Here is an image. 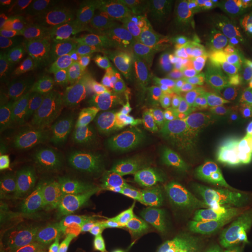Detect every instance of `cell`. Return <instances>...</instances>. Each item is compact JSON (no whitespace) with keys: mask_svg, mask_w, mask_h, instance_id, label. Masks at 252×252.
<instances>
[{"mask_svg":"<svg viewBox=\"0 0 252 252\" xmlns=\"http://www.w3.org/2000/svg\"><path fill=\"white\" fill-rule=\"evenodd\" d=\"M181 24L162 15L141 13L98 39L87 42L91 60L128 71L186 49Z\"/></svg>","mask_w":252,"mask_h":252,"instance_id":"obj_1","label":"cell"},{"mask_svg":"<svg viewBox=\"0 0 252 252\" xmlns=\"http://www.w3.org/2000/svg\"><path fill=\"white\" fill-rule=\"evenodd\" d=\"M124 96L60 103L64 126L87 157L88 169H102L124 159L128 110Z\"/></svg>","mask_w":252,"mask_h":252,"instance_id":"obj_2","label":"cell"},{"mask_svg":"<svg viewBox=\"0 0 252 252\" xmlns=\"http://www.w3.org/2000/svg\"><path fill=\"white\" fill-rule=\"evenodd\" d=\"M209 77L234 78L217 64L187 49L147 62L126 72L124 97L132 105H144L178 97V90Z\"/></svg>","mask_w":252,"mask_h":252,"instance_id":"obj_3","label":"cell"},{"mask_svg":"<svg viewBox=\"0 0 252 252\" xmlns=\"http://www.w3.org/2000/svg\"><path fill=\"white\" fill-rule=\"evenodd\" d=\"M226 193L210 188L184 212L166 220L159 237L158 252H206L217 238L222 203Z\"/></svg>","mask_w":252,"mask_h":252,"instance_id":"obj_4","label":"cell"},{"mask_svg":"<svg viewBox=\"0 0 252 252\" xmlns=\"http://www.w3.org/2000/svg\"><path fill=\"white\" fill-rule=\"evenodd\" d=\"M86 209L80 197H60L33 202L20 217V239L33 252H42L75 230Z\"/></svg>","mask_w":252,"mask_h":252,"instance_id":"obj_5","label":"cell"},{"mask_svg":"<svg viewBox=\"0 0 252 252\" xmlns=\"http://www.w3.org/2000/svg\"><path fill=\"white\" fill-rule=\"evenodd\" d=\"M193 112L182 94L162 102L132 105L125 130L124 158L133 157L149 143L174 134L188 124Z\"/></svg>","mask_w":252,"mask_h":252,"instance_id":"obj_6","label":"cell"},{"mask_svg":"<svg viewBox=\"0 0 252 252\" xmlns=\"http://www.w3.org/2000/svg\"><path fill=\"white\" fill-rule=\"evenodd\" d=\"M245 0H220L204 6L195 21L190 48L204 61L217 64L237 37V28L244 21Z\"/></svg>","mask_w":252,"mask_h":252,"instance_id":"obj_7","label":"cell"},{"mask_svg":"<svg viewBox=\"0 0 252 252\" xmlns=\"http://www.w3.org/2000/svg\"><path fill=\"white\" fill-rule=\"evenodd\" d=\"M126 72L91 59L69 60L53 83L68 100L124 96Z\"/></svg>","mask_w":252,"mask_h":252,"instance_id":"obj_8","label":"cell"},{"mask_svg":"<svg viewBox=\"0 0 252 252\" xmlns=\"http://www.w3.org/2000/svg\"><path fill=\"white\" fill-rule=\"evenodd\" d=\"M146 5L147 2L132 0L82 1L68 20L63 33L74 40L90 42L141 14Z\"/></svg>","mask_w":252,"mask_h":252,"instance_id":"obj_9","label":"cell"},{"mask_svg":"<svg viewBox=\"0 0 252 252\" xmlns=\"http://www.w3.org/2000/svg\"><path fill=\"white\" fill-rule=\"evenodd\" d=\"M134 208L133 197L126 191H106L86 207L75 230H90L112 238L130 228Z\"/></svg>","mask_w":252,"mask_h":252,"instance_id":"obj_10","label":"cell"},{"mask_svg":"<svg viewBox=\"0 0 252 252\" xmlns=\"http://www.w3.org/2000/svg\"><path fill=\"white\" fill-rule=\"evenodd\" d=\"M184 156L173 134L154 140L128 159L122 172V179L135 185L146 176L169 173Z\"/></svg>","mask_w":252,"mask_h":252,"instance_id":"obj_11","label":"cell"},{"mask_svg":"<svg viewBox=\"0 0 252 252\" xmlns=\"http://www.w3.org/2000/svg\"><path fill=\"white\" fill-rule=\"evenodd\" d=\"M32 160L21 153L17 131L2 128L0 134V194L2 203H15L31 180Z\"/></svg>","mask_w":252,"mask_h":252,"instance_id":"obj_12","label":"cell"},{"mask_svg":"<svg viewBox=\"0 0 252 252\" xmlns=\"http://www.w3.org/2000/svg\"><path fill=\"white\" fill-rule=\"evenodd\" d=\"M68 61L62 46L56 41L34 40L24 43L4 72L53 78Z\"/></svg>","mask_w":252,"mask_h":252,"instance_id":"obj_13","label":"cell"},{"mask_svg":"<svg viewBox=\"0 0 252 252\" xmlns=\"http://www.w3.org/2000/svg\"><path fill=\"white\" fill-rule=\"evenodd\" d=\"M193 109H206L252 121V87L226 84L200 94H182Z\"/></svg>","mask_w":252,"mask_h":252,"instance_id":"obj_14","label":"cell"},{"mask_svg":"<svg viewBox=\"0 0 252 252\" xmlns=\"http://www.w3.org/2000/svg\"><path fill=\"white\" fill-rule=\"evenodd\" d=\"M172 204L184 212L196 202L212 186V175L195 156H184L169 172Z\"/></svg>","mask_w":252,"mask_h":252,"instance_id":"obj_15","label":"cell"},{"mask_svg":"<svg viewBox=\"0 0 252 252\" xmlns=\"http://www.w3.org/2000/svg\"><path fill=\"white\" fill-rule=\"evenodd\" d=\"M64 123L56 112L37 117L17 130V144L21 153L32 161L42 159L61 139Z\"/></svg>","mask_w":252,"mask_h":252,"instance_id":"obj_16","label":"cell"},{"mask_svg":"<svg viewBox=\"0 0 252 252\" xmlns=\"http://www.w3.org/2000/svg\"><path fill=\"white\" fill-rule=\"evenodd\" d=\"M81 2L80 0H45L36 2L25 17L21 30L27 35L46 40L58 32H63Z\"/></svg>","mask_w":252,"mask_h":252,"instance_id":"obj_17","label":"cell"},{"mask_svg":"<svg viewBox=\"0 0 252 252\" xmlns=\"http://www.w3.org/2000/svg\"><path fill=\"white\" fill-rule=\"evenodd\" d=\"M88 169L87 157L80 145L68 143L45 168L40 171L31 182L33 188H49L68 179L81 175Z\"/></svg>","mask_w":252,"mask_h":252,"instance_id":"obj_18","label":"cell"},{"mask_svg":"<svg viewBox=\"0 0 252 252\" xmlns=\"http://www.w3.org/2000/svg\"><path fill=\"white\" fill-rule=\"evenodd\" d=\"M55 97L41 93L17 94L0 90V119L2 123L24 124L41 116L52 112Z\"/></svg>","mask_w":252,"mask_h":252,"instance_id":"obj_19","label":"cell"},{"mask_svg":"<svg viewBox=\"0 0 252 252\" xmlns=\"http://www.w3.org/2000/svg\"><path fill=\"white\" fill-rule=\"evenodd\" d=\"M188 125L200 140L225 138L237 131H252L250 119L206 109H194Z\"/></svg>","mask_w":252,"mask_h":252,"instance_id":"obj_20","label":"cell"},{"mask_svg":"<svg viewBox=\"0 0 252 252\" xmlns=\"http://www.w3.org/2000/svg\"><path fill=\"white\" fill-rule=\"evenodd\" d=\"M135 204L147 213L165 214L172 204L169 173L146 176L135 184Z\"/></svg>","mask_w":252,"mask_h":252,"instance_id":"obj_21","label":"cell"},{"mask_svg":"<svg viewBox=\"0 0 252 252\" xmlns=\"http://www.w3.org/2000/svg\"><path fill=\"white\" fill-rule=\"evenodd\" d=\"M108 252H158L157 239L147 230L130 226L112 237Z\"/></svg>","mask_w":252,"mask_h":252,"instance_id":"obj_22","label":"cell"},{"mask_svg":"<svg viewBox=\"0 0 252 252\" xmlns=\"http://www.w3.org/2000/svg\"><path fill=\"white\" fill-rule=\"evenodd\" d=\"M224 59L232 70L252 80V28L237 35Z\"/></svg>","mask_w":252,"mask_h":252,"instance_id":"obj_23","label":"cell"},{"mask_svg":"<svg viewBox=\"0 0 252 252\" xmlns=\"http://www.w3.org/2000/svg\"><path fill=\"white\" fill-rule=\"evenodd\" d=\"M1 90L17 94H32L41 90L54 89L53 78L35 75H14L2 72L0 76Z\"/></svg>","mask_w":252,"mask_h":252,"instance_id":"obj_24","label":"cell"},{"mask_svg":"<svg viewBox=\"0 0 252 252\" xmlns=\"http://www.w3.org/2000/svg\"><path fill=\"white\" fill-rule=\"evenodd\" d=\"M222 217L238 235H252V208L243 206L228 194L222 203Z\"/></svg>","mask_w":252,"mask_h":252,"instance_id":"obj_25","label":"cell"},{"mask_svg":"<svg viewBox=\"0 0 252 252\" xmlns=\"http://www.w3.org/2000/svg\"><path fill=\"white\" fill-rule=\"evenodd\" d=\"M228 138H213L200 140L194 156L209 175L214 174L216 167L220 165L225 156Z\"/></svg>","mask_w":252,"mask_h":252,"instance_id":"obj_26","label":"cell"},{"mask_svg":"<svg viewBox=\"0 0 252 252\" xmlns=\"http://www.w3.org/2000/svg\"><path fill=\"white\" fill-rule=\"evenodd\" d=\"M111 237L90 230L76 231L71 252H108Z\"/></svg>","mask_w":252,"mask_h":252,"instance_id":"obj_27","label":"cell"},{"mask_svg":"<svg viewBox=\"0 0 252 252\" xmlns=\"http://www.w3.org/2000/svg\"><path fill=\"white\" fill-rule=\"evenodd\" d=\"M24 43H20L9 33L1 34L0 37V70L4 72Z\"/></svg>","mask_w":252,"mask_h":252,"instance_id":"obj_28","label":"cell"},{"mask_svg":"<svg viewBox=\"0 0 252 252\" xmlns=\"http://www.w3.org/2000/svg\"><path fill=\"white\" fill-rule=\"evenodd\" d=\"M173 135H174L176 143H178L179 147H180L185 156H194L198 144H200V139L190 130L188 124L179 128Z\"/></svg>","mask_w":252,"mask_h":252,"instance_id":"obj_29","label":"cell"},{"mask_svg":"<svg viewBox=\"0 0 252 252\" xmlns=\"http://www.w3.org/2000/svg\"><path fill=\"white\" fill-rule=\"evenodd\" d=\"M36 2L28 1V0H1L0 7L6 14L11 15H27L35 6Z\"/></svg>","mask_w":252,"mask_h":252,"instance_id":"obj_30","label":"cell"},{"mask_svg":"<svg viewBox=\"0 0 252 252\" xmlns=\"http://www.w3.org/2000/svg\"><path fill=\"white\" fill-rule=\"evenodd\" d=\"M235 151L239 159L242 160V162L252 169V138H241V140L236 144Z\"/></svg>","mask_w":252,"mask_h":252,"instance_id":"obj_31","label":"cell"},{"mask_svg":"<svg viewBox=\"0 0 252 252\" xmlns=\"http://www.w3.org/2000/svg\"><path fill=\"white\" fill-rule=\"evenodd\" d=\"M75 236H76V230H72L42 252H71L72 247H74Z\"/></svg>","mask_w":252,"mask_h":252,"instance_id":"obj_32","label":"cell"},{"mask_svg":"<svg viewBox=\"0 0 252 252\" xmlns=\"http://www.w3.org/2000/svg\"><path fill=\"white\" fill-rule=\"evenodd\" d=\"M223 252H252V235H237Z\"/></svg>","mask_w":252,"mask_h":252,"instance_id":"obj_33","label":"cell"},{"mask_svg":"<svg viewBox=\"0 0 252 252\" xmlns=\"http://www.w3.org/2000/svg\"><path fill=\"white\" fill-rule=\"evenodd\" d=\"M243 24H247L248 27L252 28V0H245Z\"/></svg>","mask_w":252,"mask_h":252,"instance_id":"obj_34","label":"cell"},{"mask_svg":"<svg viewBox=\"0 0 252 252\" xmlns=\"http://www.w3.org/2000/svg\"><path fill=\"white\" fill-rule=\"evenodd\" d=\"M249 83H250V84H251V87H252V80L249 81Z\"/></svg>","mask_w":252,"mask_h":252,"instance_id":"obj_35","label":"cell"},{"mask_svg":"<svg viewBox=\"0 0 252 252\" xmlns=\"http://www.w3.org/2000/svg\"><path fill=\"white\" fill-rule=\"evenodd\" d=\"M26 252H33V251H31V250H27Z\"/></svg>","mask_w":252,"mask_h":252,"instance_id":"obj_36","label":"cell"}]
</instances>
